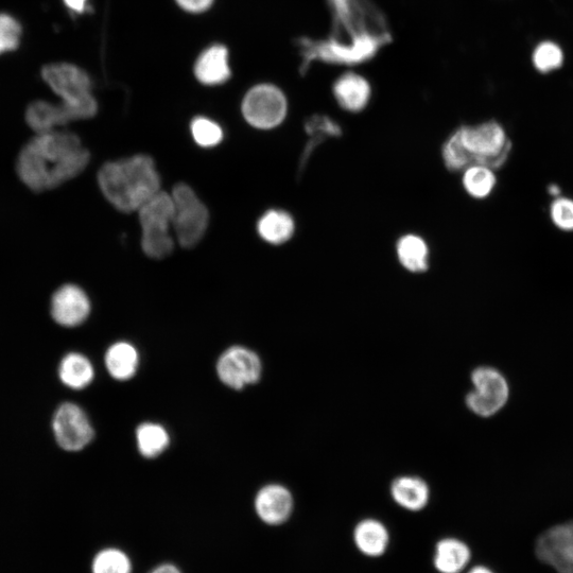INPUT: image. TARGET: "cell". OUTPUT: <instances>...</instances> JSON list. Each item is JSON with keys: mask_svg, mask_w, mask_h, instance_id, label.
Wrapping results in <instances>:
<instances>
[{"mask_svg": "<svg viewBox=\"0 0 573 573\" xmlns=\"http://www.w3.org/2000/svg\"><path fill=\"white\" fill-rule=\"evenodd\" d=\"M535 554L558 573H573V522L546 530L537 538Z\"/></svg>", "mask_w": 573, "mask_h": 573, "instance_id": "8fae6325", "label": "cell"}, {"mask_svg": "<svg viewBox=\"0 0 573 573\" xmlns=\"http://www.w3.org/2000/svg\"><path fill=\"white\" fill-rule=\"evenodd\" d=\"M262 372V361L246 347H231L220 356L217 363L220 380L224 385L235 390L256 384Z\"/></svg>", "mask_w": 573, "mask_h": 573, "instance_id": "30bf717a", "label": "cell"}, {"mask_svg": "<svg viewBox=\"0 0 573 573\" xmlns=\"http://www.w3.org/2000/svg\"><path fill=\"white\" fill-rule=\"evenodd\" d=\"M512 142L497 121L464 126L451 134L443 146L445 166L450 171H464L480 165L496 170L510 158Z\"/></svg>", "mask_w": 573, "mask_h": 573, "instance_id": "277c9868", "label": "cell"}, {"mask_svg": "<svg viewBox=\"0 0 573 573\" xmlns=\"http://www.w3.org/2000/svg\"><path fill=\"white\" fill-rule=\"evenodd\" d=\"M98 184L106 198L119 212L134 213L161 191V178L150 156L104 164L98 173Z\"/></svg>", "mask_w": 573, "mask_h": 573, "instance_id": "3957f363", "label": "cell"}, {"mask_svg": "<svg viewBox=\"0 0 573 573\" xmlns=\"http://www.w3.org/2000/svg\"><path fill=\"white\" fill-rule=\"evenodd\" d=\"M532 63L537 72L549 74L563 66L564 52L557 43L542 42L533 51Z\"/></svg>", "mask_w": 573, "mask_h": 573, "instance_id": "484cf974", "label": "cell"}, {"mask_svg": "<svg viewBox=\"0 0 573 573\" xmlns=\"http://www.w3.org/2000/svg\"><path fill=\"white\" fill-rule=\"evenodd\" d=\"M305 131L310 136V140L305 148L301 160V171L306 166L310 155L322 144L326 138L340 137L341 127L332 118L325 115H315L309 118L305 124Z\"/></svg>", "mask_w": 573, "mask_h": 573, "instance_id": "603a6c76", "label": "cell"}, {"mask_svg": "<svg viewBox=\"0 0 573 573\" xmlns=\"http://www.w3.org/2000/svg\"><path fill=\"white\" fill-rule=\"evenodd\" d=\"M151 573H181V572L177 567L166 564L154 569Z\"/></svg>", "mask_w": 573, "mask_h": 573, "instance_id": "d6a6232c", "label": "cell"}, {"mask_svg": "<svg viewBox=\"0 0 573 573\" xmlns=\"http://www.w3.org/2000/svg\"><path fill=\"white\" fill-rule=\"evenodd\" d=\"M295 231L291 215L281 210H271L263 215L257 223V232L262 239L279 246L289 241Z\"/></svg>", "mask_w": 573, "mask_h": 573, "instance_id": "ffe728a7", "label": "cell"}, {"mask_svg": "<svg viewBox=\"0 0 573 573\" xmlns=\"http://www.w3.org/2000/svg\"><path fill=\"white\" fill-rule=\"evenodd\" d=\"M171 198L173 202L172 230L182 248H195L207 231L210 214L193 188L187 184L176 185L172 190Z\"/></svg>", "mask_w": 573, "mask_h": 573, "instance_id": "8992f818", "label": "cell"}, {"mask_svg": "<svg viewBox=\"0 0 573 573\" xmlns=\"http://www.w3.org/2000/svg\"><path fill=\"white\" fill-rule=\"evenodd\" d=\"M357 549L366 557L380 558L390 545V533L384 523L375 518L359 522L353 533Z\"/></svg>", "mask_w": 573, "mask_h": 573, "instance_id": "e0dca14e", "label": "cell"}, {"mask_svg": "<svg viewBox=\"0 0 573 573\" xmlns=\"http://www.w3.org/2000/svg\"><path fill=\"white\" fill-rule=\"evenodd\" d=\"M242 114L248 123L260 130L279 127L288 112L284 93L271 84L255 86L242 101Z\"/></svg>", "mask_w": 573, "mask_h": 573, "instance_id": "ba28073f", "label": "cell"}, {"mask_svg": "<svg viewBox=\"0 0 573 573\" xmlns=\"http://www.w3.org/2000/svg\"><path fill=\"white\" fill-rule=\"evenodd\" d=\"M91 314L88 294L77 285L60 287L51 299V317L64 327H77Z\"/></svg>", "mask_w": 573, "mask_h": 573, "instance_id": "7c38bea8", "label": "cell"}, {"mask_svg": "<svg viewBox=\"0 0 573 573\" xmlns=\"http://www.w3.org/2000/svg\"><path fill=\"white\" fill-rule=\"evenodd\" d=\"M194 141L202 148H213L223 141V130L214 120L197 117L190 125Z\"/></svg>", "mask_w": 573, "mask_h": 573, "instance_id": "83f0119b", "label": "cell"}, {"mask_svg": "<svg viewBox=\"0 0 573 573\" xmlns=\"http://www.w3.org/2000/svg\"><path fill=\"white\" fill-rule=\"evenodd\" d=\"M22 27L12 16L0 13V55L20 45Z\"/></svg>", "mask_w": 573, "mask_h": 573, "instance_id": "f1b7e54d", "label": "cell"}, {"mask_svg": "<svg viewBox=\"0 0 573 573\" xmlns=\"http://www.w3.org/2000/svg\"><path fill=\"white\" fill-rule=\"evenodd\" d=\"M391 497L397 506L410 511L426 509L430 501L428 483L419 476H399L391 484Z\"/></svg>", "mask_w": 573, "mask_h": 573, "instance_id": "2e32d148", "label": "cell"}, {"mask_svg": "<svg viewBox=\"0 0 573 573\" xmlns=\"http://www.w3.org/2000/svg\"><path fill=\"white\" fill-rule=\"evenodd\" d=\"M138 362L140 356L128 342L113 344L106 354V367L116 380L125 381L132 378L136 374Z\"/></svg>", "mask_w": 573, "mask_h": 573, "instance_id": "44dd1931", "label": "cell"}, {"mask_svg": "<svg viewBox=\"0 0 573 573\" xmlns=\"http://www.w3.org/2000/svg\"><path fill=\"white\" fill-rule=\"evenodd\" d=\"M494 170L475 165L464 170L463 186L466 193L475 199L488 198L496 186Z\"/></svg>", "mask_w": 573, "mask_h": 573, "instance_id": "d4e9b609", "label": "cell"}, {"mask_svg": "<svg viewBox=\"0 0 573 573\" xmlns=\"http://www.w3.org/2000/svg\"><path fill=\"white\" fill-rule=\"evenodd\" d=\"M550 217L559 230L573 232V200L558 197L550 206Z\"/></svg>", "mask_w": 573, "mask_h": 573, "instance_id": "f546056e", "label": "cell"}, {"mask_svg": "<svg viewBox=\"0 0 573 573\" xmlns=\"http://www.w3.org/2000/svg\"><path fill=\"white\" fill-rule=\"evenodd\" d=\"M399 263L412 273L425 272L429 266V249L426 241L413 234L403 236L396 246Z\"/></svg>", "mask_w": 573, "mask_h": 573, "instance_id": "7402d4cb", "label": "cell"}, {"mask_svg": "<svg viewBox=\"0 0 573 573\" xmlns=\"http://www.w3.org/2000/svg\"><path fill=\"white\" fill-rule=\"evenodd\" d=\"M333 94L342 110L359 113L369 106L373 89L366 77L356 72H346L335 81Z\"/></svg>", "mask_w": 573, "mask_h": 573, "instance_id": "4fadbf2b", "label": "cell"}, {"mask_svg": "<svg viewBox=\"0 0 573 573\" xmlns=\"http://www.w3.org/2000/svg\"><path fill=\"white\" fill-rule=\"evenodd\" d=\"M472 551L459 538L447 537L438 542L433 564L440 573H461L470 563Z\"/></svg>", "mask_w": 573, "mask_h": 573, "instance_id": "ac0fdd59", "label": "cell"}, {"mask_svg": "<svg viewBox=\"0 0 573 573\" xmlns=\"http://www.w3.org/2000/svg\"><path fill=\"white\" fill-rule=\"evenodd\" d=\"M52 429L59 446L77 453L94 439L95 431L88 415L76 404L61 405L52 420Z\"/></svg>", "mask_w": 573, "mask_h": 573, "instance_id": "9c48e42d", "label": "cell"}, {"mask_svg": "<svg viewBox=\"0 0 573 573\" xmlns=\"http://www.w3.org/2000/svg\"><path fill=\"white\" fill-rule=\"evenodd\" d=\"M92 570L93 573H131L132 565L126 553L110 548L96 555Z\"/></svg>", "mask_w": 573, "mask_h": 573, "instance_id": "4316f807", "label": "cell"}, {"mask_svg": "<svg viewBox=\"0 0 573 573\" xmlns=\"http://www.w3.org/2000/svg\"><path fill=\"white\" fill-rule=\"evenodd\" d=\"M59 377L67 388L83 390L92 384L95 371L88 357L79 353H71L62 359Z\"/></svg>", "mask_w": 573, "mask_h": 573, "instance_id": "d6986e66", "label": "cell"}, {"mask_svg": "<svg viewBox=\"0 0 573 573\" xmlns=\"http://www.w3.org/2000/svg\"><path fill=\"white\" fill-rule=\"evenodd\" d=\"M136 440L141 454L150 459L163 454L170 442L166 429L153 423H145L138 427Z\"/></svg>", "mask_w": 573, "mask_h": 573, "instance_id": "cb8c5ba5", "label": "cell"}, {"mask_svg": "<svg viewBox=\"0 0 573 573\" xmlns=\"http://www.w3.org/2000/svg\"><path fill=\"white\" fill-rule=\"evenodd\" d=\"M42 77L62 100L58 104L44 100L29 104L26 121L34 132L57 130L97 114L91 79L81 68L68 63L50 64L42 69Z\"/></svg>", "mask_w": 573, "mask_h": 573, "instance_id": "7a4b0ae2", "label": "cell"}, {"mask_svg": "<svg viewBox=\"0 0 573 573\" xmlns=\"http://www.w3.org/2000/svg\"><path fill=\"white\" fill-rule=\"evenodd\" d=\"M65 5L75 11L76 13H83L86 8V3H88V0H64Z\"/></svg>", "mask_w": 573, "mask_h": 573, "instance_id": "1f68e13d", "label": "cell"}, {"mask_svg": "<svg viewBox=\"0 0 573 573\" xmlns=\"http://www.w3.org/2000/svg\"><path fill=\"white\" fill-rule=\"evenodd\" d=\"M549 194L553 197H560L561 189L558 185H550L549 186Z\"/></svg>", "mask_w": 573, "mask_h": 573, "instance_id": "e575fe53", "label": "cell"}, {"mask_svg": "<svg viewBox=\"0 0 573 573\" xmlns=\"http://www.w3.org/2000/svg\"><path fill=\"white\" fill-rule=\"evenodd\" d=\"M468 573H495L492 569L485 566H476L472 568Z\"/></svg>", "mask_w": 573, "mask_h": 573, "instance_id": "836d02e7", "label": "cell"}, {"mask_svg": "<svg viewBox=\"0 0 573 573\" xmlns=\"http://www.w3.org/2000/svg\"><path fill=\"white\" fill-rule=\"evenodd\" d=\"M255 509L264 523L279 526L287 522L293 511V497L285 486L270 484L258 492Z\"/></svg>", "mask_w": 573, "mask_h": 573, "instance_id": "5bb4252c", "label": "cell"}, {"mask_svg": "<svg viewBox=\"0 0 573 573\" xmlns=\"http://www.w3.org/2000/svg\"><path fill=\"white\" fill-rule=\"evenodd\" d=\"M142 227V248L153 259H164L175 249L172 229L173 202L171 195L160 191L138 210Z\"/></svg>", "mask_w": 573, "mask_h": 573, "instance_id": "5b68a950", "label": "cell"}, {"mask_svg": "<svg viewBox=\"0 0 573 573\" xmlns=\"http://www.w3.org/2000/svg\"><path fill=\"white\" fill-rule=\"evenodd\" d=\"M178 5L190 13H201L210 9L214 0H176Z\"/></svg>", "mask_w": 573, "mask_h": 573, "instance_id": "4dcf8cb0", "label": "cell"}, {"mask_svg": "<svg viewBox=\"0 0 573 573\" xmlns=\"http://www.w3.org/2000/svg\"><path fill=\"white\" fill-rule=\"evenodd\" d=\"M196 78L204 85H220L231 78L229 50L223 45L205 49L195 65Z\"/></svg>", "mask_w": 573, "mask_h": 573, "instance_id": "9a60e30c", "label": "cell"}, {"mask_svg": "<svg viewBox=\"0 0 573 573\" xmlns=\"http://www.w3.org/2000/svg\"><path fill=\"white\" fill-rule=\"evenodd\" d=\"M473 390L465 397L468 410L480 418H491L505 407L510 387L505 376L492 367H478L471 375Z\"/></svg>", "mask_w": 573, "mask_h": 573, "instance_id": "52a82bcc", "label": "cell"}, {"mask_svg": "<svg viewBox=\"0 0 573 573\" xmlns=\"http://www.w3.org/2000/svg\"><path fill=\"white\" fill-rule=\"evenodd\" d=\"M90 161L77 134L57 129L31 138L17 158L16 172L29 189L44 193L80 176Z\"/></svg>", "mask_w": 573, "mask_h": 573, "instance_id": "6da1fadb", "label": "cell"}]
</instances>
